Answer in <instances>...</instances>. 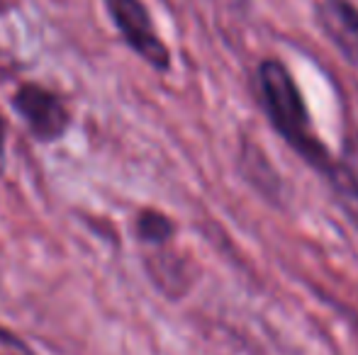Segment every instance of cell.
<instances>
[{"instance_id": "obj_4", "label": "cell", "mask_w": 358, "mask_h": 355, "mask_svg": "<svg viewBox=\"0 0 358 355\" xmlns=\"http://www.w3.org/2000/svg\"><path fill=\"white\" fill-rule=\"evenodd\" d=\"M312 20L339 56L358 71V8L351 0H315Z\"/></svg>"}, {"instance_id": "obj_1", "label": "cell", "mask_w": 358, "mask_h": 355, "mask_svg": "<svg viewBox=\"0 0 358 355\" xmlns=\"http://www.w3.org/2000/svg\"><path fill=\"white\" fill-rule=\"evenodd\" d=\"M254 81L256 100H259L271 129L317 176L334 185L336 176H339V163H336L334 153L329 151V146L317 134L307 100L290 68L280 59H264L256 66Z\"/></svg>"}, {"instance_id": "obj_9", "label": "cell", "mask_w": 358, "mask_h": 355, "mask_svg": "<svg viewBox=\"0 0 358 355\" xmlns=\"http://www.w3.org/2000/svg\"><path fill=\"white\" fill-rule=\"evenodd\" d=\"M5 173V122L0 117V176Z\"/></svg>"}, {"instance_id": "obj_3", "label": "cell", "mask_w": 358, "mask_h": 355, "mask_svg": "<svg viewBox=\"0 0 358 355\" xmlns=\"http://www.w3.org/2000/svg\"><path fill=\"white\" fill-rule=\"evenodd\" d=\"M15 114L24 122L32 139L42 144H54L66 137L71 127V109L66 100L57 90L42 86V83L27 81L22 83L10 98Z\"/></svg>"}, {"instance_id": "obj_8", "label": "cell", "mask_w": 358, "mask_h": 355, "mask_svg": "<svg viewBox=\"0 0 358 355\" xmlns=\"http://www.w3.org/2000/svg\"><path fill=\"white\" fill-rule=\"evenodd\" d=\"M0 355H37L24 338L13 333L8 326L0 324Z\"/></svg>"}, {"instance_id": "obj_5", "label": "cell", "mask_w": 358, "mask_h": 355, "mask_svg": "<svg viewBox=\"0 0 358 355\" xmlns=\"http://www.w3.org/2000/svg\"><path fill=\"white\" fill-rule=\"evenodd\" d=\"M236 163H239V173L241 178L246 180L251 190L261 195L266 202L275 204V207H283V178L278 176L275 166L271 163V158L264 153V149L249 137H241L239 142V156H236Z\"/></svg>"}, {"instance_id": "obj_7", "label": "cell", "mask_w": 358, "mask_h": 355, "mask_svg": "<svg viewBox=\"0 0 358 355\" xmlns=\"http://www.w3.org/2000/svg\"><path fill=\"white\" fill-rule=\"evenodd\" d=\"M134 236H137L139 243L149 248H161V246H171L178 234V224H176L173 217L164 212V209L156 207H142L134 214Z\"/></svg>"}, {"instance_id": "obj_6", "label": "cell", "mask_w": 358, "mask_h": 355, "mask_svg": "<svg viewBox=\"0 0 358 355\" xmlns=\"http://www.w3.org/2000/svg\"><path fill=\"white\" fill-rule=\"evenodd\" d=\"M144 268L151 285L169 299L185 297L193 287V270L188 258L176 253L171 246L151 248V253L144 258Z\"/></svg>"}, {"instance_id": "obj_10", "label": "cell", "mask_w": 358, "mask_h": 355, "mask_svg": "<svg viewBox=\"0 0 358 355\" xmlns=\"http://www.w3.org/2000/svg\"><path fill=\"white\" fill-rule=\"evenodd\" d=\"M15 8V0H0V15L8 13V10Z\"/></svg>"}, {"instance_id": "obj_2", "label": "cell", "mask_w": 358, "mask_h": 355, "mask_svg": "<svg viewBox=\"0 0 358 355\" xmlns=\"http://www.w3.org/2000/svg\"><path fill=\"white\" fill-rule=\"evenodd\" d=\"M103 5L122 42L146 66L159 73H169L173 66V56H171L169 44L161 39L144 0H103Z\"/></svg>"}]
</instances>
